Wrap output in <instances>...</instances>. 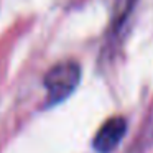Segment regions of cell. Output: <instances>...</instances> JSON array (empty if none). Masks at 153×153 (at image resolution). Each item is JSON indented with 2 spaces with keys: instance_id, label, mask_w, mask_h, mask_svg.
I'll list each match as a JSON object with an SVG mask.
<instances>
[{
  "instance_id": "4",
  "label": "cell",
  "mask_w": 153,
  "mask_h": 153,
  "mask_svg": "<svg viewBox=\"0 0 153 153\" xmlns=\"http://www.w3.org/2000/svg\"><path fill=\"white\" fill-rule=\"evenodd\" d=\"M143 130H145V132H143V135H142L140 145H142V146H146L148 143L153 142V114H152V117H150V120L146 122V127H145Z\"/></svg>"
},
{
  "instance_id": "2",
  "label": "cell",
  "mask_w": 153,
  "mask_h": 153,
  "mask_svg": "<svg viewBox=\"0 0 153 153\" xmlns=\"http://www.w3.org/2000/svg\"><path fill=\"white\" fill-rule=\"evenodd\" d=\"M127 132V122L123 117H112L99 128L94 138V148L99 153H112L119 146Z\"/></svg>"
},
{
  "instance_id": "3",
  "label": "cell",
  "mask_w": 153,
  "mask_h": 153,
  "mask_svg": "<svg viewBox=\"0 0 153 153\" xmlns=\"http://www.w3.org/2000/svg\"><path fill=\"white\" fill-rule=\"evenodd\" d=\"M137 0H117L115 8H114V28H119L123 25V22L127 20V17L130 15V12L133 10Z\"/></svg>"
},
{
  "instance_id": "1",
  "label": "cell",
  "mask_w": 153,
  "mask_h": 153,
  "mask_svg": "<svg viewBox=\"0 0 153 153\" xmlns=\"http://www.w3.org/2000/svg\"><path fill=\"white\" fill-rule=\"evenodd\" d=\"M81 81V68L74 61H63L53 66L45 76V87L48 91V104L53 105L73 94Z\"/></svg>"
}]
</instances>
